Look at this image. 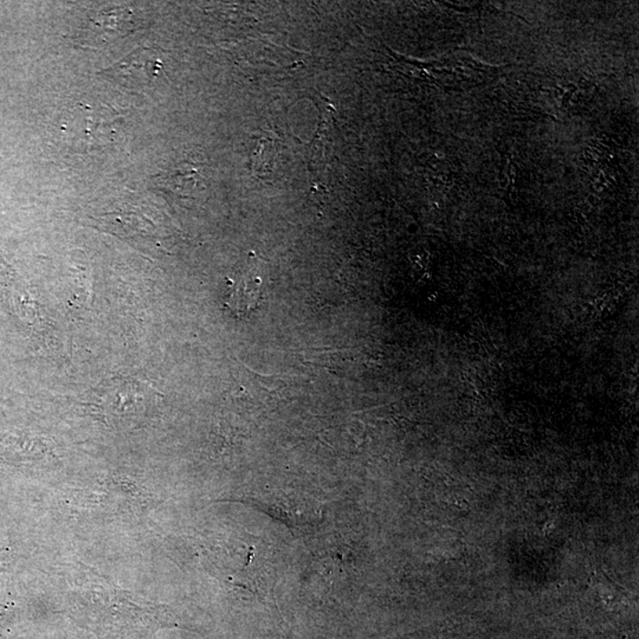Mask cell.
Returning a JSON list of instances; mask_svg holds the SVG:
<instances>
[{"mask_svg": "<svg viewBox=\"0 0 639 639\" xmlns=\"http://www.w3.org/2000/svg\"><path fill=\"white\" fill-rule=\"evenodd\" d=\"M263 281L255 271H243L235 278L225 295V306L236 317H248L257 310L263 297Z\"/></svg>", "mask_w": 639, "mask_h": 639, "instance_id": "6da1fadb", "label": "cell"}]
</instances>
